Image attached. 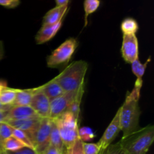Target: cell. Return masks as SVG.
<instances>
[{"label": "cell", "instance_id": "15", "mask_svg": "<svg viewBox=\"0 0 154 154\" xmlns=\"http://www.w3.org/2000/svg\"><path fill=\"white\" fill-rule=\"evenodd\" d=\"M39 88L43 92L44 94L49 99L50 101L56 99L65 93L63 89L62 88L60 84L56 81L55 78L45 84L44 85L40 86Z\"/></svg>", "mask_w": 154, "mask_h": 154}, {"label": "cell", "instance_id": "11", "mask_svg": "<svg viewBox=\"0 0 154 154\" xmlns=\"http://www.w3.org/2000/svg\"><path fill=\"white\" fill-rule=\"evenodd\" d=\"M41 120L42 118L25 119V120H8L5 121V123L14 129H19L25 132L32 141L33 136L35 134L37 129H38Z\"/></svg>", "mask_w": 154, "mask_h": 154}, {"label": "cell", "instance_id": "30", "mask_svg": "<svg viewBox=\"0 0 154 154\" xmlns=\"http://www.w3.org/2000/svg\"><path fill=\"white\" fill-rule=\"evenodd\" d=\"M3 154H38L35 150L30 147H25L16 151H4Z\"/></svg>", "mask_w": 154, "mask_h": 154}, {"label": "cell", "instance_id": "23", "mask_svg": "<svg viewBox=\"0 0 154 154\" xmlns=\"http://www.w3.org/2000/svg\"><path fill=\"white\" fill-rule=\"evenodd\" d=\"M100 5V0H84V13H85V24L84 26H87V19L88 17L91 14L94 13L95 11H97Z\"/></svg>", "mask_w": 154, "mask_h": 154}, {"label": "cell", "instance_id": "2", "mask_svg": "<svg viewBox=\"0 0 154 154\" xmlns=\"http://www.w3.org/2000/svg\"><path fill=\"white\" fill-rule=\"evenodd\" d=\"M154 141V126L152 125L139 128L120 142L128 154H146Z\"/></svg>", "mask_w": 154, "mask_h": 154}, {"label": "cell", "instance_id": "12", "mask_svg": "<svg viewBox=\"0 0 154 154\" xmlns=\"http://www.w3.org/2000/svg\"><path fill=\"white\" fill-rule=\"evenodd\" d=\"M33 118H40V117L29 105V106H12L8 111L5 121Z\"/></svg>", "mask_w": 154, "mask_h": 154}, {"label": "cell", "instance_id": "33", "mask_svg": "<svg viewBox=\"0 0 154 154\" xmlns=\"http://www.w3.org/2000/svg\"><path fill=\"white\" fill-rule=\"evenodd\" d=\"M8 111H3V110H0V123L5 121L6 117H7V114H8Z\"/></svg>", "mask_w": 154, "mask_h": 154}, {"label": "cell", "instance_id": "5", "mask_svg": "<svg viewBox=\"0 0 154 154\" xmlns=\"http://www.w3.org/2000/svg\"><path fill=\"white\" fill-rule=\"evenodd\" d=\"M78 46V42L74 38L65 41L51 55L47 57V65L50 68H56L70 61Z\"/></svg>", "mask_w": 154, "mask_h": 154}, {"label": "cell", "instance_id": "26", "mask_svg": "<svg viewBox=\"0 0 154 154\" xmlns=\"http://www.w3.org/2000/svg\"><path fill=\"white\" fill-rule=\"evenodd\" d=\"M65 154H84L83 141L78 138L72 146L66 148Z\"/></svg>", "mask_w": 154, "mask_h": 154}, {"label": "cell", "instance_id": "32", "mask_svg": "<svg viewBox=\"0 0 154 154\" xmlns=\"http://www.w3.org/2000/svg\"><path fill=\"white\" fill-rule=\"evenodd\" d=\"M43 154H64L62 151H60L59 149L55 147L54 146L50 144L48 148L45 150Z\"/></svg>", "mask_w": 154, "mask_h": 154}, {"label": "cell", "instance_id": "17", "mask_svg": "<svg viewBox=\"0 0 154 154\" xmlns=\"http://www.w3.org/2000/svg\"><path fill=\"white\" fill-rule=\"evenodd\" d=\"M33 94V89L20 90L17 89L16 96L13 106H29Z\"/></svg>", "mask_w": 154, "mask_h": 154}, {"label": "cell", "instance_id": "29", "mask_svg": "<svg viewBox=\"0 0 154 154\" xmlns=\"http://www.w3.org/2000/svg\"><path fill=\"white\" fill-rule=\"evenodd\" d=\"M83 150L84 154H99L100 149L97 144L87 143L83 141Z\"/></svg>", "mask_w": 154, "mask_h": 154}, {"label": "cell", "instance_id": "37", "mask_svg": "<svg viewBox=\"0 0 154 154\" xmlns=\"http://www.w3.org/2000/svg\"><path fill=\"white\" fill-rule=\"evenodd\" d=\"M0 87H7V82L2 80H0Z\"/></svg>", "mask_w": 154, "mask_h": 154}, {"label": "cell", "instance_id": "35", "mask_svg": "<svg viewBox=\"0 0 154 154\" xmlns=\"http://www.w3.org/2000/svg\"><path fill=\"white\" fill-rule=\"evenodd\" d=\"M5 54V50H4V45H3V42L0 41V60H2L4 57Z\"/></svg>", "mask_w": 154, "mask_h": 154}, {"label": "cell", "instance_id": "36", "mask_svg": "<svg viewBox=\"0 0 154 154\" xmlns=\"http://www.w3.org/2000/svg\"><path fill=\"white\" fill-rule=\"evenodd\" d=\"M11 107L12 106H5V105H2V104L0 103V110H3V111H8Z\"/></svg>", "mask_w": 154, "mask_h": 154}, {"label": "cell", "instance_id": "1", "mask_svg": "<svg viewBox=\"0 0 154 154\" xmlns=\"http://www.w3.org/2000/svg\"><path fill=\"white\" fill-rule=\"evenodd\" d=\"M141 87H134L131 93H128L124 103L120 108V129L123 138L128 136L139 129V119L141 115L138 101Z\"/></svg>", "mask_w": 154, "mask_h": 154}, {"label": "cell", "instance_id": "27", "mask_svg": "<svg viewBox=\"0 0 154 154\" xmlns=\"http://www.w3.org/2000/svg\"><path fill=\"white\" fill-rule=\"evenodd\" d=\"M78 137L82 141H89L93 139L96 135L90 128L82 127L78 129Z\"/></svg>", "mask_w": 154, "mask_h": 154}, {"label": "cell", "instance_id": "28", "mask_svg": "<svg viewBox=\"0 0 154 154\" xmlns=\"http://www.w3.org/2000/svg\"><path fill=\"white\" fill-rule=\"evenodd\" d=\"M12 136V127L5 122L0 123V144L2 146V143L6 138Z\"/></svg>", "mask_w": 154, "mask_h": 154}, {"label": "cell", "instance_id": "18", "mask_svg": "<svg viewBox=\"0 0 154 154\" xmlns=\"http://www.w3.org/2000/svg\"><path fill=\"white\" fill-rule=\"evenodd\" d=\"M17 89L2 87L0 90V103L5 106H13L16 96Z\"/></svg>", "mask_w": 154, "mask_h": 154}, {"label": "cell", "instance_id": "6", "mask_svg": "<svg viewBox=\"0 0 154 154\" xmlns=\"http://www.w3.org/2000/svg\"><path fill=\"white\" fill-rule=\"evenodd\" d=\"M52 120L50 118H42L38 129L32 139L33 149L38 154H43L50 145Z\"/></svg>", "mask_w": 154, "mask_h": 154}, {"label": "cell", "instance_id": "16", "mask_svg": "<svg viewBox=\"0 0 154 154\" xmlns=\"http://www.w3.org/2000/svg\"><path fill=\"white\" fill-rule=\"evenodd\" d=\"M150 57L144 63V64H142V63L140 62L139 59H137V60H135L133 63H131V65H132V72H133V74L137 78L135 83V87H142L143 76H144V72H145L146 68H147V65H148V63H150Z\"/></svg>", "mask_w": 154, "mask_h": 154}, {"label": "cell", "instance_id": "38", "mask_svg": "<svg viewBox=\"0 0 154 154\" xmlns=\"http://www.w3.org/2000/svg\"><path fill=\"white\" fill-rule=\"evenodd\" d=\"M3 152H4V150H3L2 144H0V154H3Z\"/></svg>", "mask_w": 154, "mask_h": 154}, {"label": "cell", "instance_id": "20", "mask_svg": "<svg viewBox=\"0 0 154 154\" xmlns=\"http://www.w3.org/2000/svg\"><path fill=\"white\" fill-rule=\"evenodd\" d=\"M50 144L57 147V149H59L63 153H65V149L66 148H65L64 144H63L62 138L60 137V132H59L58 127H57L55 121L53 120L51 131V137H50Z\"/></svg>", "mask_w": 154, "mask_h": 154}, {"label": "cell", "instance_id": "31", "mask_svg": "<svg viewBox=\"0 0 154 154\" xmlns=\"http://www.w3.org/2000/svg\"><path fill=\"white\" fill-rule=\"evenodd\" d=\"M20 3V0H0V5L8 8H14Z\"/></svg>", "mask_w": 154, "mask_h": 154}, {"label": "cell", "instance_id": "7", "mask_svg": "<svg viewBox=\"0 0 154 154\" xmlns=\"http://www.w3.org/2000/svg\"><path fill=\"white\" fill-rule=\"evenodd\" d=\"M77 91L78 90L75 91L65 92L61 96L51 101L50 119L55 120L60 115H62L63 113L68 111L69 106L73 102L76 96Z\"/></svg>", "mask_w": 154, "mask_h": 154}, {"label": "cell", "instance_id": "21", "mask_svg": "<svg viewBox=\"0 0 154 154\" xmlns=\"http://www.w3.org/2000/svg\"><path fill=\"white\" fill-rule=\"evenodd\" d=\"M123 35H135L138 30V23L134 18H125L120 25Z\"/></svg>", "mask_w": 154, "mask_h": 154}, {"label": "cell", "instance_id": "14", "mask_svg": "<svg viewBox=\"0 0 154 154\" xmlns=\"http://www.w3.org/2000/svg\"><path fill=\"white\" fill-rule=\"evenodd\" d=\"M69 5L63 6H56L54 8L48 11L43 17L42 25H53L62 21L65 14L68 10Z\"/></svg>", "mask_w": 154, "mask_h": 154}, {"label": "cell", "instance_id": "19", "mask_svg": "<svg viewBox=\"0 0 154 154\" xmlns=\"http://www.w3.org/2000/svg\"><path fill=\"white\" fill-rule=\"evenodd\" d=\"M84 87H85V83H84V84L78 89L76 96H75L73 102L71 104L69 109H68V111L72 113L78 120H79L80 107H81V100H82L83 95H84Z\"/></svg>", "mask_w": 154, "mask_h": 154}, {"label": "cell", "instance_id": "9", "mask_svg": "<svg viewBox=\"0 0 154 154\" xmlns=\"http://www.w3.org/2000/svg\"><path fill=\"white\" fill-rule=\"evenodd\" d=\"M121 54L124 61L129 64L138 59V42L135 35H123Z\"/></svg>", "mask_w": 154, "mask_h": 154}, {"label": "cell", "instance_id": "24", "mask_svg": "<svg viewBox=\"0 0 154 154\" xmlns=\"http://www.w3.org/2000/svg\"><path fill=\"white\" fill-rule=\"evenodd\" d=\"M12 136H14V138H16L17 139L19 140L23 144L25 145V147H30V148L33 149V145L31 140H30V138H29L28 135H27L24 132L19 130V129L12 128Z\"/></svg>", "mask_w": 154, "mask_h": 154}, {"label": "cell", "instance_id": "25", "mask_svg": "<svg viewBox=\"0 0 154 154\" xmlns=\"http://www.w3.org/2000/svg\"><path fill=\"white\" fill-rule=\"evenodd\" d=\"M99 154H128L123 147L122 146L121 143L119 142L116 144H110L108 147L104 150H100Z\"/></svg>", "mask_w": 154, "mask_h": 154}, {"label": "cell", "instance_id": "4", "mask_svg": "<svg viewBox=\"0 0 154 154\" xmlns=\"http://www.w3.org/2000/svg\"><path fill=\"white\" fill-rule=\"evenodd\" d=\"M65 148L72 146L78 137V120L69 111H66L55 120Z\"/></svg>", "mask_w": 154, "mask_h": 154}, {"label": "cell", "instance_id": "10", "mask_svg": "<svg viewBox=\"0 0 154 154\" xmlns=\"http://www.w3.org/2000/svg\"><path fill=\"white\" fill-rule=\"evenodd\" d=\"M120 131H121V129H120V108H119L113 120H111L110 124L105 129L102 138L98 141V143H96L100 150H104L107 147H108L110 144H112L114 140L117 138Z\"/></svg>", "mask_w": 154, "mask_h": 154}, {"label": "cell", "instance_id": "3", "mask_svg": "<svg viewBox=\"0 0 154 154\" xmlns=\"http://www.w3.org/2000/svg\"><path fill=\"white\" fill-rule=\"evenodd\" d=\"M87 69L88 64L86 61H75L54 78L65 92L75 91L84 83Z\"/></svg>", "mask_w": 154, "mask_h": 154}, {"label": "cell", "instance_id": "8", "mask_svg": "<svg viewBox=\"0 0 154 154\" xmlns=\"http://www.w3.org/2000/svg\"><path fill=\"white\" fill-rule=\"evenodd\" d=\"M29 106L40 118H50L51 101L44 94L39 87L33 88V94Z\"/></svg>", "mask_w": 154, "mask_h": 154}, {"label": "cell", "instance_id": "34", "mask_svg": "<svg viewBox=\"0 0 154 154\" xmlns=\"http://www.w3.org/2000/svg\"><path fill=\"white\" fill-rule=\"evenodd\" d=\"M57 6H63L69 5V0H55Z\"/></svg>", "mask_w": 154, "mask_h": 154}, {"label": "cell", "instance_id": "13", "mask_svg": "<svg viewBox=\"0 0 154 154\" xmlns=\"http://www.w3.org/2000/svg\"><path fill=\"white\" fill-rule=\"evenodd\" d=\"M63 20L53 25H42L35 35V42L38 45L46 43L56 35L61 28Z\"/></svg>", "mask_w": 154, "mask_h": 154}, {"label": "cell", "instance_id": "22", "mask_svg": "<svg viewBox=\"0 0 154 154\" xmlns=\"http://www.w3.org/2000/svg\"><path fill=\"white\" fill-rule=\"evenodd\" d=\"M23 147H25V145L14 136L6 138L2 143V148L4 151H16Z\"/></svg>", "mask_w": 154, "mask_h": 154}]
</instances>
